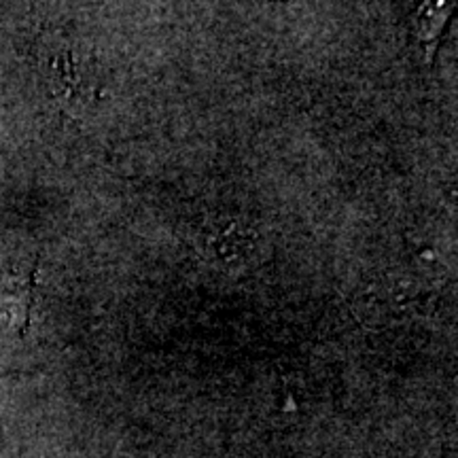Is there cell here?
Masks as SVG:
<instances>
[{"mask_svg": "<svg viewBox=\"0 0 458 458\" xmlns=\"http://www.w3.org/2000/svg\"><path fill=\"white\" fill-rule=\"evenodd\" d=\"M452 3L454 0H408L411 26L422 45H435L437 41L452 13Z\"/></svg>", "mask_w": 458, "mask_h": 458, "instance_id": "6da1fadb", "label": "cell"}]
</instances>
